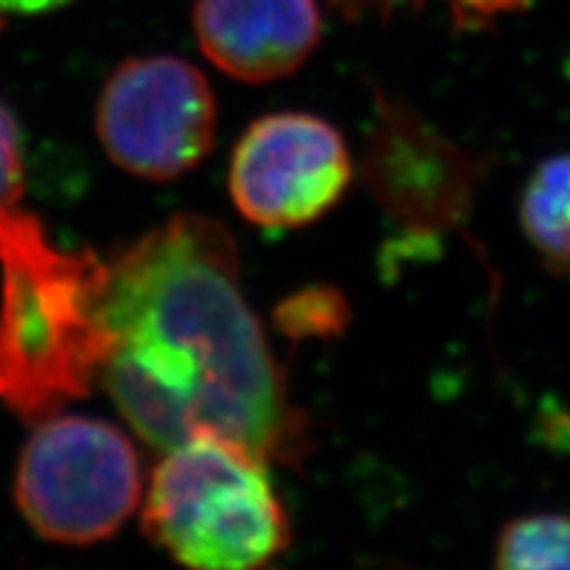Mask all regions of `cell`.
<instances>
[{"label":"cell","instance_id":"obj_15","mask_svg":"<svg viewBox=\"0 0 570 570\" xmlns=\"http://www.w3.org/2000/svg\"><path fill=\"white\" fill-rule=\"evenodd\" d=\"M354 3H366V6H383V3H392V0H354Z\"/></svg>","mask_w":570,"mask_h":570},{"label":"cell","instance_id":"obj_9","mask_svg":"<svg viewBox=\"0 0 570 570\" xmlns=\"http://www.w3.org/2000/svg\"><path fill=\"white\" fill-rule=\"evenodd\" d=\"M521 224L547 269L570 278V153L551 155L528 178Z\"/></svg>","mask_w":570,"mask_h":570},{"label":"cell","instance_id":"obj_12","mask_svg":"<svg viewBox=\"0 0 570 570\" xmlns=\"http://www.w3.org/2000/svg\"><path fill=\"white\" fill-rule=\"evenodd\" d=\"M20 129L8 107L0 102V209L12 207L22 195Z\"/></svg>","mask_w":570,"mask_h":570},{"label":"cell","instance_id":"obj_2","mask_svg":"<svg viewBox=\"0 0 570 570\" xmlns=\"http://www.w3.org/2000/svg\"><path fill=\"white\" fill-rule=\"evenodd\" d=\"M107 262L62 249L29 212L0 209V402L27 423L56 416L102 376Z\"/></svg>","mask_w":570,"mask_h":570},{"label":"cell","instance_id":"obj_3","mask_svg":"<svg viewBox=\"0 0 570 570\" xmlns=\"http://www.w3.org/2000/svg\"><path fill=\"white\" fill-rule=\"evenodd\" d=\"M157 463L140 525L188 568H262L291 544L266 459L222 438H193Z\"/></svg>","mask_w":570,"mask_h":570},{"label":"cell","instance_id":"obj_4","mask_svg":"<svg viewBox=\"0 0 570 570\" xmlns=\"http://www.w3.org/2000/svg\"><path fill=\"white\" fill-rule=\"evenodd\" d=\"M14 499L27 523L58 544L112 538L140 502V461L110 421L50 416L24 444Z\"/></svg>","mask_w":570,"mask_h":570},{"label":"cell","instance_id":"obj_10","mask_svg":"<svg viewBox=\"0 0 570 570\" xmlns=\"http://www.w3.org/2000/svg\"><path fill=\"white\" fill-rule=\"evenodd\" d=\"M497 568L570 570V515L528 513L511 519L497 538Z\"/></svg>","mask_w":570,"mask_h":570},{"label":"cell","instance_id":"obj_1","mask_svg":"<svg viewBox=\"0 0 570 570\" xmlns=\"http://www.w3.org/2000/svg\"><path fill=\"white\" fill-rule=\"evenodd\" d=\"M100 381L157 450L222 438L297 469L309 421L240 291L238 245L205 214H176L107 262Z\"/></svg>","mask_w":570,"mask_h":570},{"label":"cell","instance_id":"obj_8","mask_svg":"<svg viewBox=\"0 0 570 570\" xmlns=\"http://www.w3.org/2000/svg\"><path fill=\"white\" fill-rule=\"evenodd\" d=\"M193 29L205 58L245 83L291 77L321 41L316 0H195Z\"/></svg>","mask_w":570,"mask_h":570},{"label":"cell","instance_id":"obj_13","mask_svg":"<svg viewBox=\"0 0 570 570\" xmlns=\"http://www.w3.org/2000/svg\"><path fill=\"white\" fill-rule=\"evenodd\" d=\"M528 0H452L461 20H494L499 14L521 10Z\"/></svg>","mask_w":570,"mask_h":570},{"label":"cell","instance_id":"obj_7","mask_svg":"<svg viewBox=\"0 0 570 570\" xmlns=\"http://www.w3.org/2000/svg\"><path fill=\"white\" fill-rule=\"evenodd\" d=\"M490 167V157L461 150L412 107L379 98L362 171L368 193L402 228L438 236L461 226Z\"/></svg>","mask_w":570,"mask_h":570},{"label":"cell","instance_id":"obj_11","mask_svg":"<svg viewBox=\"0 0 570 570\" xmlns=\"http://www.w3.org/2000/svg\"><path fill=\"white\" fill-rule=\"evenodd\" d=\"M350 305L335 285H309L274 309V326L291 341H333L350 326Z\"/></svg>","mask_w":570,"mask_h":570},{"label":"cell","instance_id":"obj_5","mask_svg":"<svg viewBox=\"0 0 570 570\" xmlns=\"http://www.w3.org/2000/svg\"><path fill=\"white\" fill-rule=\"evenodd\" d=\"M96 129L117 167L148 181H174L212 150L217 100L195 65L176 56L134 58L102 86Z\"/></svg>","mask_w":570,"mask_h":570},{"label":"cell","instance_id":"obj_14","mask_svg":"<svg viewBox=\"0 0 570 570\" xmlns=\"http://www.w3.org/2000/svg\"><path fill=\"white\" fill-rule=\"evenodd\" d=\"M67 3H69V0H0V10L36 14V12H48V10L62 8Z\"/></svg>","mask_w":570,"mask_h":570},{"label":"cell","instance_id":"obj_6","mask_svg":"<svg viewBox=\"0 0 570 570\" xmlns=\"http://www.w3.org/2000/svg\"><path fill=\"white\" fill-rule=\"evenodd\" d=\"M352 181L345 136L312 112L255 119L236 142L228 190L240 217L259 228H302L343 200Z\"/></svg>","mask_w":570,"mask_h":570}]
</instances>
